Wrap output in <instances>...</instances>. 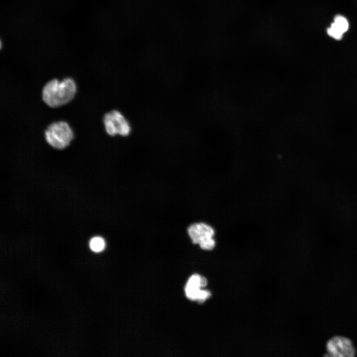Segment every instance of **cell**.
<instances>
[{
  "label": "cell",
  "instance_id": "ba28073f",
  "mask_svg": "<svg viewBox=\"0 0 357 357\" xmlns=\"http://www.w3.org/2000/svg\"><path fill=\"white\" fill-rule=\"evenodd\" d=\"M211 296L209 291L205 290H200L198 293L196 300L199 302H203L208 298Z\"/></svg>",
  "mask_w": 357,
  "mask_h": 357
},
{
  "label": "cell",
  "instance_id": "5b68a950",
  "mask_svg": "<svg viewBox=\"0 0 357 357\" xmlns=\"http://www.w3.org/2000/svg\"><path fill=\"white\" fill-rule=\"evenodd\" d=\"M326 349L328 356L334 357H353L356 350L353 342L348 338L336 336L326 343Z\"/></svg>",
  "mask_w": 357,
  "mask_h": 357
},
{
  "label": "cell",
  "instance_id": "6da1fadb",
  "mask_svg": "<svg viewBox=\"0 0 357 357\" xmlns=\"http://www.w3.org/2000/svg\"><path fill=\"white\" fill-rule=\"evenodd\" d=\"M76 92L75 81L71 78L61 81L54 79L48 82L42 92V99L50 107L55 108L69 102Z\"/></svg>",
  "mask_w": 357,
  "mask_h": 357
},
{
  "label": "cell",
  "instance_id": "8992f818",
  "mask_svg": "<svg viewBox=\"0 0 357 357\" xmlns=\"http://www.w3.org/2000/svg\"><path fill=\"white\" fill-rule=\"evenodd\" d=\"M332 24L343 34L349 29V22L347 19L341 15H336Z\"/></svg>",
  "mask_w": 357,
  "mask_h": 357
},
{
  "label": "cell",
  "instance_id": "52a82bcc",
  "mask_svg": "<svg viewBox=\"0 0 357 357\" xmlns=\"http://www.w3.org/2000/svg\"><path fill=\"white\" fill-rule=\"evenodd\" d=\"M89 245L92 251L99 252L103 251L105 248V242L101 237H95L90 240Z\"/></svg>",
  "mask_w": 357,
  "mask_h": 357
},
{
  "label": "cell",
  "instance_id": "277c9868",
  "mask_svg": "<svg viewBox=\"0 0 357 357\" xmlns=\"http://www.w3.org/2000/svg\"><path fill=\"white\" fill-rule=\"evenodd\" d=\"M187 231L192 242L199 244L202 249L210 250L214 248L215 232L210 226L204 223H194L189 227Z\"/></svg>",
  "mask_w": 357,
  "mask_h": 357
},
{
  "label": "cell",
  "instance_id": "3957f363",
  "mask_svg": "<svg viewBox=\"0 0 357 357\" xmlns=\"http://www.w3.org/2000/svg\"><path fill=\"white\" fill-rule=\"evenodd\" d=\"M103 120L106 132L110 136L126 137L131 133L130 123L119 111L115 110L107 113Z\"/></svg>",
  "mask_w": 357,
  "mask_h": 357
},
{
  "label": "cell",
  "instance_id": "7a4b0ae2",
  "mask_svg": "<svg viewBox=\"0 0 357 357\" xmlns=\"http://www.w3.org/2000/svg\"><path fill=\"white\" fill-rule=\"evenodd\" d=\"M73 136L71 127L64 121L51 123L45 131V138L47 143L57 149H63L68 146Z\"/></svg>",
  "mask_w": 357,
  "mask_h": 357
}]
</instances>
